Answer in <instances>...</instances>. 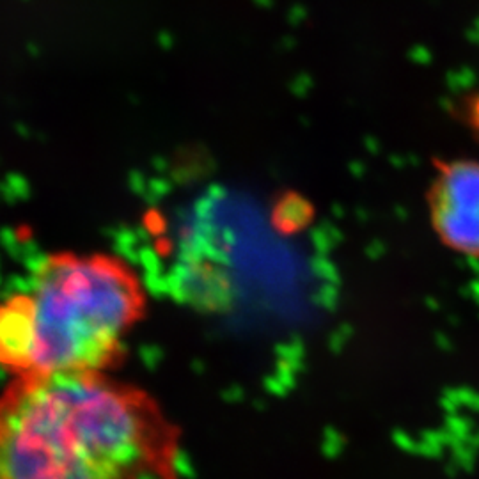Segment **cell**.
I'll list each match as a JSON object with an SVG mask.
<instances>
[{
	"instance_id": "cell-1",
	"label": "cell",
	"mask_w": 479,
	"mask_h": 479,
	"mask_svg": "<svg viewBox=\"0 0 479 479\" xmlns=\"http://www.w3.org/2000/svg\"><path fill=\"white\" fill-rule=\"evenodd\" d=\"M0 479H180V433L155 398L108 373L13 376Z\"/></svg>"
},
{
	"instance_id": "cell-2",
	"label": "cell",
	"mask_w": 479,
	"mask_h": 479,
	"mask_svg": "<svg viewBox=\"0 0 479 479\" xmlns=\"http://www.w3.org/2000/svg\"><path fill=\"white\" fill-rule=\"evenodd\" d=\"M144 311L142 284L121 258L52 252L0 299V368L13 376L108 373Z\"/></svg>"
},
{
	"instance_id": "cell-3",
	"label": "cell",
	"mask_w": 479,
	"mask_h": 479,
	"mask_svg": "<svg viewBox=\"0 0 479 479\" xmlns=\"http://www.w3.org/2000/svg\"><path fill=\"white\" fill-rule=\"evenodd\" d=\"M430 211L444 244L479 258V162L444 163L431 185Z\"/></svg>"
},
{
	"instance_id": "cell-4",
	"label": "cell",
	"mask_w": 479,
	"mask_h": 479,
	"mask_svg": "<svg viewBox=\"0 0 479 479\" xmlns=\"http://www.w3.org/2000/svg\"><path fill=\"white\" fill-rule=\"evenodd\" d=\"M468 118H471L472 126L479 132V94L468 105Z\"/></svg>"
},
{
	"instance_id": "cell-5",
	"label": "cell",
	"mask_w": 479,
	"mask_h": 479,
	"mask_svg": "<svg viewBox=\"0 0 479 479\" xmlns=\"http://www.w3.org/2000/svg\"><path fill=\"white\" fill-rule=\"evenodd\" d=\"M27 52L30 54V57H39V54H41V50H39V46H37L36 43H29L27 44Z\"/></svg>"
},
{
	"instance_id": "cell-6",
	"label": "cell",
	"mask_w": 479,
	"mask_h": 479,
	"mask_svg": "<svg viewBox=\"0 0 479 479\" xmlns=\"http://www.w3.org/2000/svg\"><path fill=\"white\" fill-rule=\"evenodd\" d=\"M23 2H29V0H23Z\"/></svg>"
}]
</instances>
